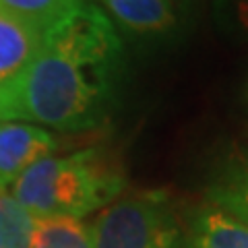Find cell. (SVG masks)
<instances>
[{
    "label": "cell",
    "mask_w": 248,
    "mask_h": 248,
    "mask_svg": "<svg viewBox=\"0 0 248 248\" xmlns=\"http://www.w3.org/2000/svg\"><path fill=\"white\" fill-rule=\"evenodd\" d=\"M124 71V46L112 19L85 0L44 33L31 64L0 89V122L64 133L102 126Z\"/></svg>",
    "instance_id": "6da1fadb"
},
{
    "label": "cell",
    "mask_w": 248,
    "mask_h": 248,
    "mask_svg": "<svg viewBox=\"0 0 248 248\" xmlns=\"http://www.w3.org/2000/svg\"><path fill=\"white\" fill-rule=\"evenodd\" d=\"M126 186L120 168L102 149L48 155L11 186L33 217H81L114 203Z\"/></svg>",
    "instance_id": "7a4b0ae2"
},
{
    "label": "cell",
    "mask_w": 248,
    "mask_h": 248,
    "mask_svg": "<svg viewBox=\"0 0 248 248\" xmlns=\"http://www.w3.org/2000/svg\"><path fill=\"white\" fill-rule=\"evenodd\" d=\"M93 248H186L164 192H141L112 203L89 226Z\"/></svg>",
    "instance_id": "3957f363"
},
{
    "label": "cell",
    "mask_w": 248,
    "mask_h": 248,
    "mask_svg": "<svg viewBox=\"0 0 248 248\" xmlns=\"http://www.w3.org/2000/svg\"><path fill=\"white\" fill-rule=\"evenodd\" d=\"M56 147V137L48 128L25 122H0V188L13 186Z\"/></svg>",
    "instance_id": "277c9868"
},
{
    "label": "cell",
    "mask_w": 248,
    "mask_h": 248,
    "mask_svg": "<svg viewBox=\"0 0 248 248\" xmlns=\"http://www.w3.org/2000/svg\"><path fill=\"white\" fill-rule=\"evenodd\" d=\"M44 33L0 9V89L11 85L31 64Z\"/></svg>",
    "instance_id": "5b68a950"
},
{
    "label": "cell",
    "mask_w": 248,
    "mask_h": 248,
    "mask_svg": "<svg viewBox=\"0 0 248 248\" xmlns=\"http://www.w3.org/2000/svg\"><path fill=\"white\" fill-rule=\"evenodd\" d=\"M186 248H248V226L219 207L197 213Z\"/></svg>",
    "instance_id": "8992f818"
},
{
    "label": "cell",
    "mask_w": 248,
    "mask_h": 248,
    "mask_svg": "<svg viewBox=\"0 0 248 248\" xmlns=\"http://www.w3.org/2000/svg\"><path fill=\"white\" fill-rule=\"evenodd\" d=\"M102 2L106 11L133 33H164L176 23L172 4L168 0H102Z\"/></svg>",
    "instance_id": "52a82bcc"
},
{
    "label": "cell",
    "mask_w": 248,
    "mask_h": 248,
    "mask_svg": "<svg viewBox=\"0 0 248 248\" xmlns=\"http://www.w3.org/2000/svg\"><path fill=\"white\" fill-rule=\"evenodd\" d=\"M211 201L248 226V155L230 164L211 188Z\"/></svg>",
    "instance_id": "ba28073f"
},
{
    "label": "cell",
    "mask_w": 248,
    "mask_h": 248,
    "mask_svg": "<svg viewBox=\"0 0 248 248\" xmlns=\"http://www.w3.org/2000/svg\"><path fill=\"white\" fill-rule=\"evenodd\" d=\"M33 248H93L91 230L75 217H35Z\"/></svg>",
    "instance_id": "9c48e42d"
},
{
    "label": "cell",
    "mask_w": 248,
    "mask_h": 248,
    "mask_svg": "<svg viewBox=\"0 0 248 248\" xmlns=\"http://www.w3.org/2000/svg\"><path fill=\"white\" fill-rule=\"evenodd\" d=\"M85 0H0V9L46 33Z\"/></svg>",
    "instance_id": "30bf717a"
},
{
    "label": "cell",
    "mask_w": 248,
    "mask_h": 248,
    "mask_svg": "<svg viewBox=\"0 0 248 248\" xmlns=\"http://www.w3.org/2000/svg\"><path fill=\"white\" fill-rule=\"evenodd\" d=\"M0 240L4 248H33L35 217L6 188H0Z\"/></svg>",
    "instance_id": "8fae6325"
},
{
    "label": "cell",
    "mask_w": 248,
    "mask_h": 248,
    "mask_svg": "<svg viewBox=\"0 0 248 248\" xmlns=\"http://www.w3.org/2000/svg\"><path fill=\"white\" fill-rule=\"evenodd\" d=\"M215 27L234 44L248 46V0H213Z\"/></svg>",
    "instance_id": "7c38bea8"
},
{
    "label": "cell",
    "mask_w": 248,
    "mask_h": 248,
    "mask_svg": "<svg viewBox=\"0 0 248 248\" xmlns=\"http://www.w3.org/2000/svg\"><path fill=\"white\" fill-rule=\"evenodd\" d=\"M0 248H4V244H2V240H0Z\"/></svg>",
    "instance_id": "4fadbf2b"
}]
</instances>
